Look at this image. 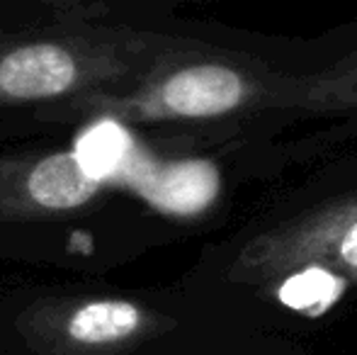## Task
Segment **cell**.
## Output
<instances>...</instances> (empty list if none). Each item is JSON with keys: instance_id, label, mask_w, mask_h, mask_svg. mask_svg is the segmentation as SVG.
Here are the masks:
<instances>
[{"instance_id": "4", "label": "cell", "mask_w": 357, "mask_h": 355, "mask_svg": "<svg viewBox=\"0 0 357 355\" xmlns=\"http://www.w3.org/2000/svg\"><path fill=\"white\" fill-rule=\"evenodd\" d=\"M27 190L34 202L47 209H73L88 202L100 190V183L80 168L73 153H54L32 168Z\"/></svg>"}, {"instance_id": "6", "label": "cell", "mask_w": 357, "mask_h": 355, "mask_svg": "<svg viewBox=\"0 0 357 355\" xmlns=\"http://www.w3.org/2000/svg\"><path fill=\"white\" fill-rule=\"evenodd\" d=\"M132 153V137L127 129L119 127L112 119L95 122L80 134L75 144V161L95 183H107L109 178L119 176Z\"/></svg>"}, {"instance_id": "7", "label": "cell", "mask_w": 357, "mask_h": 355, "mask_svg": "<svg viewBox=\"0 0 357 355\" xmlns=\"http://www.w3.org/2000/svg\"><path fill=\"white\" fill-rule=\"evenodd\" d=\"M340 289H343V280L338 275L321 266H304V270H289V278L280 287V297L287 307L319 314L340 297Z\"/></svg>"}, {"instance_id": "5", "label": "cell", "mask_w": 357, "mask_h": 355, "mask_svg": "<svg viewBox=\"0 0 357 355\" xmlns=\"http://www.w3.org/2000/svg\"><path fill=\"white\" fill-rule=\"evenodd\" d=\"M144 314L124 299H98L78 307L68 319V336L80 343H114L137 333Z\"/></svg>"}, {"instance_id": "1", "label": "cell", "mask_w": 357, "mask_h": 355, "mask_svg": "<svg viewBox=\"0 0 357 355\" xmlns=\"http://www.w3.org/2000/svg\"><path fill=\"white\" fill-rule=\"evenodd\" d=\"M255 273H289L299 266H321L357 278V199L287 227L255 243L250 251Z\"/></svg>"}, {"instance_id": "2", "label": "cell", "mask_w": 357, "mask_h": 355, "mask_svg": "<svg viewBox=\"0 0 357 355\" xmlns=\"http://www.w3.org/2000/svg\"><path fill=\"white\" fill-rule=\"evenodd\" d=\"M248 93L238 71L221 63H197L168 76L158 90V103L178 117H216L238 107Z\"/></svg>"}, {"instance_id": "3", "label": "cell", "mask_w": 357, "mask_h": 355, "mask_svg": "<svg viewBox=\"0 0 357 355\" xmlns=\"http://www.w3.org/2000/svg\"><path fill=\"white\" fill-rule=\"evenodd\" d=\"M78 81V63L59 44H29L0 61V90L10 98L37 100L66 93Z\"/></svg>"}]
</instances>
